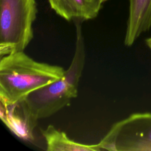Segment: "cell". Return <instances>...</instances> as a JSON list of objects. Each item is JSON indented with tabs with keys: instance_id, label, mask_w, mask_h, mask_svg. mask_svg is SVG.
Listing matches in <instances>:
<instances>
[{
	"instance_id": "obj_1",
	"label": "cell",
	"mask_w": 151,
	"mask_h": 151,
	"mask_svg": "<svg viewBox=\"0 0 151 151\" xmlns=\"http://www.w3.org/2000/svg\"><path fill=\"white\" fill-rule=\"evenodd\" d=\"M65 72L62 67L35 61L24 51L5 55L0 61V100L11 103L23 100Z\"/></svg>"
},
{
	"instance_id": "obj_2",
	"label": "cell",
	"mask_w": 151,
	"mask_h": 151,
	"mask_svg": "<svg viewBox=\"0 0 151 151\" xmlns=\"http://www.w3.org/2000/svg\"><path fill=\"white\" fill-rule=\"evenodd\" d=\"M76 23L75 50L71 63L60 79L29 93L24 100L37 120L49 117L78 95V87L85 64L86 48L80 22Z\"/></svg>"
},
{
	"instance_id": "obj_3",
	"label": "cell",
	"mask_w": 151,
	"mask_h": 151,
	"mask_svg": "<svg viewBox=\"0 0 151 151\" xmlns=\"http://www.w3.org/2000/svg\"><path fill=\"white\" fill-rule=\"evenodd\" d=\"M35 0H0V57L24 51L34 37Z\"/></svg>"
},
{
	"instance_id": "obj_4",
	"label": "cell",
	"mask_w": 151,
	"mask_h": 151,
	"mask_svg": "<svg viewBox=\"0 0 151 151\" xmlns=\"http://www.w3.org/2000/svg\"><path fill=\"white\" fill-rule=\"evenodd\" d=\"M101 150L151 151V113H135L111 127L98 143Z\"/></svg>"
},
{
	"instance_id": "obj_5",
	"label": "cell",
	"mask_w": 151,
	"mask_h": 151,
	"mask_svg": "<svg viewBox=\"0 0 151 151\" xmlns=\"http://www.w3.org/2000/svg\"><path fill=\"white\" fill-rule=\"evenodd\" d=\"M0 116L2 121L17 137L32 142L36 120L29 111L24 100L14 103L0 100Z\"/></svg>"
},
{
	"instance_id": "obj_6",
	"label": "cell",
	"mask_w": 151,
	"mask_h": 151,
	"mask_svg": "<svg viewBox=\"0 0 151 151\" xmlns=\"http://www.w3.org/2000/svg\"><path fill=\"white\" fill-rule=\"evenodd\" d=\"M129 13L124 44L132 46L151 28V0H129Z\"/></svg>"
},
{
	"instance_id": "obj_7",
	"label": "cell",
	"mask_w": 151,
	"mask_h": 151,
	"mask_svg": "<svg viewBox=\"0 0 151 151\" xmlns=\"http://www.w3.org/2000/svg\"><path fill=\"white\" fill-rule=\"evenodd\" d=\"M51 8L67 21L81 22L96 18L101 8L100 1L48 0Z\"/></svg>"
},
{
	"instance_id": "obj_8",
	"label": "cell",
	"mask_w": 151,
	"mask_h": 151,
	"mask_svg": "<svg viewBox=\"0 0 151 151\" xmlns=\"http://www.w3.org/2000/svg\"><path fill=\"white\" fill-rule=\"evenodd\" d=\"M48 151H100L99 143L86 145L78 143L70 137L65 133L57 129L53 125H48L41 130Z\"/></svg>"
},
{
	"instance_id": "obj_9",
	"label": "cell",
	"mask_w": 151,
	"mask_h": 151,
	"mask_svg": "<svg viewBox=\"0 0 151 151\" xmlns=\"http://www.w3.org/2000/svg\"><path fill=\"white\" fill-rule=\"evenodd\" d=\"M145 42H146V44L147 45V46L149 47V48L151 51V37L147 38V39H146Z\"/></svg>"
},
{
	"instance_id": "obj_10",
	"label": "cell",
	"mask_w": 151,
	"mask_h": 151,
	"mask_svg": "<svg viewBox=\"0 0 151 151\" xmlns=\"http://www.w3.org/2000/svg\"><path fill=\"white\" fill-rule=\"evenodd\" d=\"M107 0H100V2L102 4V3H103V2H106V1H107Z\"/></svg>"
},
{
	"instance_id": "obj_11",
	"label": "cell",
	"mask_w": 151,
	"mask_h": 151,
	"mask_svg": "<svg viewBox=\"0 0 151 151\" xmlns=\"http://www.w3.org/2000/svg\"><path fill=\"white\" fill-rule=\"evenodd\" d=\"M93 1H100V0H93Z\"/></svg>"
}]
</instances>
